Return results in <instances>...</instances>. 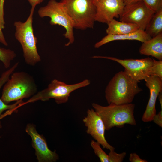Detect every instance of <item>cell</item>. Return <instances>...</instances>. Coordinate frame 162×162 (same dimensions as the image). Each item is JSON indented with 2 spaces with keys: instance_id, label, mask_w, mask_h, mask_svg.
<instances>
[{
  "instance_id": "obj_16",
  "label": "cell",
  "mask_w": 162,
  "mask_h": 162,
  "mask_svg": "<svg viewBox=\"0 0 162 162\" xmlns=\"http://www.w3.org/2000/svg\"><path fill=\"white\" fill-rule=\"evenodd\" d=\"M106 30L107 34L119 35L131 33L140 29L137 25L130 23L119 22L114 19L107 24Z\"/></svg>"
},
{
  "instance_id": "obj_3",
  "label": "cell",
  "mask_w": 162,
  "mask_h": 162,
  "mask_svg": "<svg viewBox=\"0 0 162 162\" xmlns=\"http://www.w3.org/2000/svg\"><path fill=\"white\" fill-rule=\"evenodd\" d=\"M92 106L103 120L106 130H109L114 127H123L125 124L136 125L134 104H110L104 106L92 103Z\"/></svg>"
},
{
  "instance_id": "obj_26",
  "label": "cell",
  "mask_w": 162,
  "mask_h": 162,
  "mask_svg": "<svg viewBox=\"0 0 162 162\" xmlns=\"http://www.w3.org/2000/svg\"><path fill=\"white\" fill-rule=\"evenodd\" d=\"M152 121L160 127H162V110L154 116Z\"/></svg>"
},
{
  "instance_id": "obj_23",
  "label": "cell",
  "mask_w": 162,
  "mask_h": 162,
  "mask_svg": "<svg viewBox=\"0 0 162 162\" xmlns=\"http://www.w3.org/2000/svg\"><path fill=\"white\" fill-rule=\"evenodd\" d=\"M115 150H110L109 153V162H122L126 155V153L124 152L118 154Z\"/></svg>"
},
{
  "instance_id": "obj_11",
  "label": "cell",
  "mask_w": 162,
  "mask_h": 162,
  "mask_svg": "<svg viewBox=\"0 0 162 162\" xmlns=\"http://www.w3.org/2000/svg\"><path fill=\"white\" fill-rule=\"evenodd\" d=\"M87 114L83 121L87 128V133L91 136L104 148L110 151L115 150V148L108 143L105 138L106 129L100 116L93 109H88Z\"/></svg>"
},
{
  "instance_id": "obj_10",
  "label": "cell",
  "mask_w": 162,
  "mask_h": 162,
  "mask_svg": "<svg viewBox=\"0 0 162 162\" xmlns=\"http://www.w3.org/2000/svg\"><path fill=\"white\" fill-rule=\"evenodd\" d=\"M26 131L31 137L32 146L35 149L38 162H55L59 159V156L56 152L51 150L48 148L45 137L38 133L35 125L28 124Z\"/></svg>"
},
{
  "instance_id": "obj_9",
  "label": "cell",
  "mask_w": 162,
  "mask_h": 162,
  "mask_svg": "<svg viewBox=\"0 0 162 162\" xmlns=\"http://www.w3.org/2000/svg\"><path fill=\"white\" fill-rule=\"evenodd\" d=\"M154 13L141 0L125 5L119 18L120 21L135 24L145 31Z\"/></svg>"
},
{
  "instance_id": "obj_17",
  "label": "cell",
  "mask_w": 162,
  "mask_h": 162,
  "mask_svg": "<svg viewBox=\"0 0 162 162\" xmlns=\"http://www.w3.org/2000/svg\"><path fill=\"white\" fill-rule=\"evenodd\" d=\"M145 31L152 38L162 33V9L154 13Z\"/></svg>"
},
{
  "instance_id": "obj_7",
  "label": "cell",
  "mask_w": 162,
  "mask_h": 162,
  "mask_svg": "<svg viewBox=\"0 0 162 162\" xmlns=\"http://www.w3.org/2000/svg\"><path fill=\"white\" fill-rule=\"evenodd\" d=\"M38 13L41 18L50 17V23L51 25H58L65 29L66 32L63 35L68 40L65 46H68L74 42L73 22L61 2L50 0L46 5L39 9Z\"/></svg>"
},
{
  "instance_id": "obj_15",
  "label": "cell",
  "mask_w": 162,
  "mask_h": 162,
  "mask_svg": "<svg viewBox=\"0 0 162 162\" xmlns=\"http://www.w3.org/2000/svg\"><path fill=\"white\" fill-rule=\"evenodd\" d=\"M139 52L141 55L162 60V33L143 42Z\"/></svg>"
},
{
  "instance_id": "obj_5",
  "label": "cell",
  "mask_w": 162,
  "mask_h": 162,
  "mask_svg": "<svg viewBox=\"0 0 162 162\" xmlns=\"http://www.w3.org/2000/svg\"><path fill=\"white\" fill-rule=\"evenodd\" d=\"M71 19L74 28L81 30L94 28L96 13L94 0H61Z\"/></svg>"
},
{
  "instance_id": "obj_29",
  "label": "cell",
  "mask_w": 162,
  "mask_h": 162,
  "mask_svg": "<svg viewBox=\"0 0 162 162\" xmlns=\"http://www.w3.org/2000/svg\"><path fill=\"white\" fill-rule=\"evenodd\" d=\"M141 0H124L125 5L132 4Z\"/></svg>"
},
{
  "instance_id": "obj_27",
  "label": "cell",
  "mask_w": 162,
  "mask_h": 162,
  "mask_svg": "<svg viewBox=\"0 0 162 162\" xmlns=\"http://www.w3.org/2000/svg\"><path fill=\"white\" fill-rule=\"evenodd\" d=\"M2 29L0 23V42L2 44L4 45L7 46L8 45V44L5 39L2 31Z\"/></svg>"
},
{
  "instance_id": "obj_14",
  "label": "cell",
  "mask_w": 162,
  "mask_h": 162,
  "mask_svg": "<svg viewBox=\"0 0 162 162\" xmlns=\"http://www.w3.org/2000/svg\"><path fill=\"white\" fill-rule=\"evenodd\" d=\"M152 38L145 31L139 29L135 32L119 35H107L94 44L95 48H98L110 42L119 40H135L142 43Z\"/></svg>"
},
{
  "instance_id": "obj_6",
  "label": "cell",
  "mask_w": 162,
  "mask_h": 162,
  "mask_svg": "<svg viewBox=\"0 0 162 162\" xmlns=\"http://www.w3.org/2000/svg\"><path fill=\"white\" fill-rule=\"evenodd\" d=\"M90 84V81L85 80L79 83L68 85L56 79L52 80L47 87L37 92L27 101L24 102L23 105L29 103L40 100L43 101L55 99L58 104L65 103L69 99L70 93L79 88L85 87Z\"/></svg>"
},
{
  "instance_id": "obj_28",
  "label": "cell",
  "mask_w": 162,
  "mask_h": 162,
  "mask_svg": "<svg viewBox=\"0 0 162 162\" xmlns=\"http://www.w3.org/2000/svg\"><path fill=\"white\" fill-rule=\"evenodd\" d=\"M32 6V8H35L36 6L40 4L44 0H27Z\"/></svg>"
},
{
  "instance_id": "obj_1",
  "label": "cell",
  "mask_w": 162,
  "mask_h": 162,
  "mask_svg": "<svg viewBox=\"0 0 162 162\" xmlns=\"http://www.w3.org/2000/svg\"><path fill=\"white\" fill-rule=\"evenodd\" d=\"M139 82L124 71L116 74L105 89L108 103L122 105L132 103L135 96L142 91L138 86Z\"/></svg>"
},
{
  "instance_id": "obj_30",
  "label": "cell",
  "mask_w": 162,
  "mask_h": 162,
  "mask_svg": "<svg viewBox=\"0 0 162 162\" xmlns=\"http://www.w3.org/2000/svg\"><path fill=\"white\" fill-rule=\"evenodd\" d=\"M161 107V110H162V92H160L158 96Z\"/></svg>"
},
{
  "instance_id": "obj_19",
  "label": "cell",
  "mask_w": 162,
  "mask_h": 162,
  "mask_svg": "<svg viewBox=\"0 0 162 162\" xmlns=\"http://www.w3.org/2000/svg\"><path fill=\"white\" fill-rule=\"evenodd\" d=\"M15 52L10 49L4 48H0V61L3 63L4 67L8 68L11 61L16 57Z\"/></svg>"
},
{
  "instance_id": "obj_24",
  "label": "cell",
  "mask_w": 162,
  "mask_h": 162,
  "mask_svg": "<svg viewBox=\"0 0 162 162\" xmlns=\"http://www.w3.org/2000/svg\"><path fill=\"white\" fill-rule=\"evenodd\" d=\"M5 0H0V23L2 29L4 28V6Z\"/></svg>"
},
{
  "instance_id": "obj_8",
  "label": "cell",
  "mask_w": 162,
  "mask_h": 162,
  "mask_svg": "<svg viewBox=\"0 0 162 162\" xmlns=\"http://www.w3.org/2000/svg\"><path fill=\"white\" fill-rule=\"evenodd\" d=\"M93 58L106 59L117 62L123 67L126 74L138 82L150 76V69L154 63V59L149 57L141 59H125L100 56H95Z\"/></svg>"
},
{
  "instance_id": "obj_20",
  "label": "cell",
  "mask_w": 162,
  "mask_h": 162,
  "mask_svg": "<svg viewBox=\"0 0 162 162\" xmlns=\"http://www.w3.org/2000/svg\"><path fill=\"white\" fill-rule=\"evenodd\" d=\"M91 147L95 154L99 158L101 162H109L108 154L102 149L100 144L97 141L92 140L90 142Z\"/></svg>"
},
{
  "instance_id": "obj_4",
  "label": "cell",
  "mask_w": 162,
  "mask_h": 162,
  "mask_svg": "<svg viewBox=\"0 0 162 162\" xmlns=\"http://www.w3.org/2000/svg\"><path fill=\"white\" fill-rule=\"evenodd\" d=\"M35 8L32 7L29 15L25 22L18 21L14 23L15 37L22 46L25 62L31 66L35 65L41 60L37 50L38 39L34 35L32 25Z\"/></svg>"
},
{
  "instance_id": "obj_22",
  "label": "cell",
  "mask_w": 162,
  "mask_h": 162,
  "mask_svg": "<svg viewBox=\"0 0 162 162\" xmlns=\"http://www.w3.org/2000/svg\"><path fill=\"white\" fill-rule=\"evenodd\" d=\"M145 5L155 13L162 9V0H141Z\"/></svg>"
},
{
  "instance_id": "obj_13",
  "label": "cell",
  "mask_w": 162,
  "mask_h": 162,
  "mask_svg": "<svg viewBox=\"0 0 162 162\" xmlns=\"http://www.w3.org/2000/svg\"><path fill=\"white\" fill-rule=\"evenodd\" d=\"M144 80L146 86L149 90L150 95L142 120L147 122L152 121L156 114V101L159 93L162 92V79L156 76H150Z\"/></svg>"
},
{
  "instance_id": "obj_12",
  "label": "cell",
  "mask_w": 162,
  "mask_h": 162,
  "mask_svg": "<svg viewBox=\"0 0 162 162\" xmlns=\"http://www.w3.org/2000/svg\"><path fill=\"white\" fill-rule=\"evenodd\" d=\"M96 9L95 21L107 24L118 18L125 5L124 0H94Z\"/></svg>"
},
{
  "instance_id": "obj_25",
  "label": "cell",
  "mask_w": 162,
  "mask_h": 162,
  "mask_svg": "<svg viewBox=\"0 0 162 162\" xmlns=\"http://www.w3.org/2000/svg\"><path fill=\"white\" fill-rule=\"evenodd\" d=\"M129 160L131 162H147V161L140 158L139 156L135 153H131L129 158Z\"/></svg>"
},
{
  "instance_id": "obj_2",
  "label": "cell",
  "mask_w": 162,
  "mask_h": 162,
  "mask_svg": "<svg viewBox=\"0 0 162 162\" xmlns=\"http://www.w3.org/2000/svg\"><path fill=\"white\" fill-rule=\"evenodd\" d=\"M38 88L33 77L24 71L13 73L3 85L1 98L8 104L13 101L32 97L37 92Z\"/></svg>"
},
{
  "instance_id": "obj_21",
  "label": "cell",
  "mask_w": 162,
  "mask_h": 162,
  "mask_svg": "<svg viewBox=\"0 0 162 162\" xmlns=\"http://www.w3.org/2000/svg\"><path fill=\"white\" fill-rule=\"evenodd\" d=\"M150 76H156L162 79V60L157 61L154 59V63L151 68Z\"/></svg>"
},
{
  "instance_id": "obj_18",
  "label": "cell",
  "mask_w": 162,
  "mask_h": 162,
  "mask_svg": "<svg viewBox=\"0 0 162 162\" xmlns=\"http://www.w3.org/2000/svg\"><path fill=\"white\" fill-rule=\"evenodd\" d=\"M5 82L6 80L4 78L0 77V90ZM24 102L22 100H20L16 101V102L14 104L9 105L4 103L0 98V120L2 119V114L4 111L8 110L6 113L4 114L5 116L8 115H10L13 112L17 111V108L22 106Z\"/></svg>"
}]
</instances>
